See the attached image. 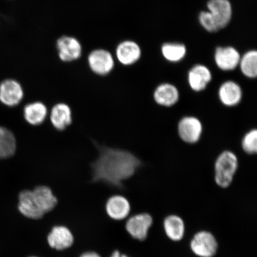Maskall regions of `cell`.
<instances>
[{"label":"cell","mask_w":257,"mask_h":257,"mask_svg":"<svg viewBox=\"0 0 257 257\" xmlns=\"http://www.w3.org/2000/svg\"><path fill=\"white\" fill-rule=\"evenodd\" d=\"M18 209L25 217L32 220H40L45 214L35 204L31 190H24L19 195Z\"/></svg>","instance_id":"22"},{"label":"cell","mask_w":257,"mask_h":257,"mask_svg":"<svg viewBox=\"0 0 257 257\" xmlns=\"http://www.w3.org/2000/svg\"><path fill=\"white\" fill-rule=\"evenodd\" d=\"M164 59L170 63H178L185 59L188 48L184 43L179 42H165L160 48Z\"/></svg>","instance_id":"20"},{"label":"cell","mask_w":257,"mask_h":257,"mask_svg":"<svg viewBox=\"0 0 257 257\" xmlns=\"http://www.w3.org/2000/svg\"><path fill=\"white\" fill-rule=\"evenodd\" d=\"M239 160L236 154L230 150H224L218 154L214 163V179L217 186L227 189L232 184Z\"/></svg>","instance_id":"2"},{"label":"cell","mask_w":257,"mask_h":257,"mask_svg":"<svg viewBox=\"0 0 257 257\" xmlns=\"http://www.w3.org/2000/svg\"><path fill=\"white\" fill-rule=\"evenodd\" d=\"M48 114L47 107L41 101L30 102L24 108L25 120L32 126H37L43 124L47 119Z\"/></svg>","instance_id":"19"},{"label":"cell","mask_w":257,"mask_h":257,"mask_svg":"<svg viewBox=\"0 0 257 257\" xmlns=\"http://www.w3.org/2000/svg\"><path fill=\"white\" fill-rule=\"evenodd\" d=\"M203 123L195 115H186L177 124V133L183 143L194 145L200 142L203 135Z\"/></svg>","instance_id":"3"},{"label":"cell","mask_w":257,"mask_h":257,"mask_svg":"<svg viewBox=\"0 0 257 257\" xmlns=\"http://www.w3.org/2000/svg\"><path fill=\"white\" fill-rule=\"evenodd\" d=\"M190 248L198 257H213L217 252L218 242L213 233L207 230H201L193 236Z\"/></svg>","instance_id":"5"},{"label":"cell","mask_w":257,"mask_h":257,"mask_svg":"<svg viewBox=\"0 0 257 257\" xmlns=\"http://www.w3.org/2000/svg\"><path fill=\"white\" fill-rule=\"evenodd\" d=\"M197 19L201 28L207 33L216 34L221 31L213 16L207 10L200 11Z\"/></svg>","instance_id":"26"},{"label":"cell","mask_w":257,"mask_h":257,"mask_svg":"<svg viewBox=\"0 0 257 257\" xmlns=\"http://www.w3.org/2000/svg\"><path fill=\"white\" fill-rule=\"evenodd\" d=\"M50 120L56 130H65L72 123L73 114L71 108L64 102H59L54 105L50 111Z\"/></svg>","instance_id":"18"},{"label":"cell","mask_w":257,"mask_h":257,"mask_svg":"<svg viewBox=\"0 0 257 257\" xmlns=\"http://www.w3.org/2000/svg\"><path fill=\"white\" fill-rule=\"evenodd\" d=\"M217 96L218 100L224 107L233 108L242 101L243 89L235 80H225L218 87Z\"/></svg>","instance_id":"12"},{"label":"cell","mask_w":257,"mask_h":257,"mask_svg":"<svg viewBox=\"0 0 257 257\" xmlns=\"http://www.w3.org/2000/svg\"><path fill=\"white\" fill-rule=\"evenodd\" d=\"M131 210L130 201L123 195H112L106 202V213L112 220L117 221L124 220L130 215Z\"/></svg>","instance_id":"15"},{"label":"cell","mask_w":257,"mask_h":257,"mask_svg":"<svg viewBox=\"0 0 257 257\" xmlns=\"http://www.w3.org/2000/svg\"><path fill=\"white\" fill-rule=\"evenodd\" d=\"M79 257H101L97 252L94 251H88L82 253Z\"/></svg>","instance_id":"27"},{"label":"cell","mask_w":257,"mask_h":257,"mask_svg":"<svg viewBox=\"0 0 257 257\" xmlns=\"http://www.w3.org/2000/svg\"><path fill=\"white\" fill-rule=\"evenodd\" d=\"M181 94L177 86L170 82H163L157 85L153 98L157 105L164 108H171L178 103Z\"/></svg>","instance_id":"14"},{"label":"cell","mask_w":257,"mask_h":257,"mask_svg":"<svg viewBox=\"0 0 257 257\" xmlns=\"http://www.w3.org/2000/svg\"><path fill=\"white\" fill-rule=\"evenodd\" d=\"M153 224V217L149 213H143L128 218L125 228L133 238L144 241L147 238Z\"/></svg>","instance_id":"11"},{"label":"cell","mask_w":257,"mask_h":257,"mask_svg":"<svg viewBox=\"0 0 257 257\" xmlns=\"http://www.w3.org/2000/svg\"><path fill=\"white\" fill-rule=\"evenodd\" d=\"M58 56L65 63L75 62L82 57L83 47L81 43L76 38L63 35L56 42Z\"/></svg>","instance_id":"8"},{"label":"cell","mask_w":257,"mask_h":257,"mask_svg":"<svg viewBox=\"0 0 257 257\" xmlns=\"http://www.w3.org/2000/svg\"><path fill=\"white\" fill-rule=\"evenodd\" d=\"M240 72L243 76L249 79L257 77V51L249 49L241 55L238 66Z\"/></svg>","instance_id":"24"},{"label":"cell","mask_w":257,"mask_h":257,"mask_svg":"<svg viewBox=\"0 0 257 257\" xmlns=\"http://www.w3.org/2000/svg\"><path fill=\"white\" fill-rule=\"evenodd\" d=\"M143 50L137 41L126 40L120 42L115 50V59L123 66L135 65L142 58Z\"/></svg>","instance_id":"9"},{"label":"cell","mask_w":257,"mask_h":257,"mask_svg":"<svg viewBox=\"0 0 257 257\" xmlns=\"http://www.w3.org/2000/svg\"><path fill=\"white\" fill-rule=\"evenodd\" d=\"M95 143L98 155L91 163L92 181L120 188L123 182L136 174L141 160L133 153Z\"/></svg>","instance_id":"1"},{"label":"cell","mask_w":257,"mask_h":257,"mask_svg":"<svg viewBox=\"0 0 257 257\" xmlns=\"http://www.w3.org/2000/svg\"><path fill=\"white\" fill-rule=\"evenodd\" d=\"M17 150L15 134L8 128L0 126V160L14 156Z\"/></svg>","instance_id":"23"},{"label":"cell","mask_w":257,"mask_h":257,"mask_svg":"<svg viewBox=\"0 0 257 257\" xmlns=\"http://www.w3.org/2000/svg\"><path fill=\"white\" fill-rule=\"evenodd\" d=\"M213 73L209 67L202 63L193 65L187 73V83L193 92L200 93L208 88L213 80Z\"/></svg>","instance_id":"7"},{"label":"cell","mask_w":257,"mask_h":257,"mask_svg":"<svg viewBox=\"0 0 257 257\" xmlns=\"http://www.w3.org/2000/svg\"><path fill=\"white\" fill-rule=\"evenodd\" d=\"M29 257H38V256H29Z\"/></svg>","instance_id":"29"},{"label":"cell","mask_w":257,"mask_h":257,"mask_svg":"<svg viewBox=\"0 0 257 257\" xmlns=\"http://www.w3.org/2000/svg\"><path fill=\"white\" fill-rule=\"evenodd\" d=\"M241 55L239 51L233 46H217L214 51V62L221 71L232 72L238 68Z\"/></svg>","instance_id":"6"},{"label":"cell","mask_w":257,"mask_h":257,"mask_svg":"<svg viewBox=\"0 0 257 257\" xmlns=\"http://www.w3.org/2000/svg\"><path fill=\"white\" fill-rule=\"evenodd\" d=\"M110 257H128L126 254L122 253L119 250H115L112 252Z\"/></svg>","instance_id":"28"},{"label":"cell","mask_w":257,"mask_h":257,"mask_svg":"<svg viewBox=\"0 0 257 257\" xmlns=\"http://www.w3.org/2000/svg\"><path fill=\"white\" fill-rule=\"evenodd\" d=\"M163 228L167 237L173 242H179L184 238L185 223L178 215L171 214L167 216L163 221Z\"/></svg>","instance_id":"21"},{"label":"cell","mask_w":257,"mask_h":257,"mask_svg":"<svg viewBox=\"0 0 257 257\" xmlns=\"http://www.w3.org/2000/svg\"><path fill=\"white\" fill-rule=\"evenodd\" d=\"M90 70L99 76H105L114 70L115 60L110 51L104 48H97L91 51L87 58Z\"/></svg>","instance_id":"4"},{"label":"cell","mask_w":257,"mask_h":257,"mask_svg":"<svg viewBox=\"0 0 257 257\" xmlns=\"http://www.w3.org/2000/svg\"><path fill=\"white\" fill-rule=\"evenodd\" d=\"M206 10L216 21L221 31L229 26L233 16V8L230 0H208Z\"/></svg>","instance_id":"13"},{"label":"cell","mask_w":257,"mask_h":257,"mask_svg":"<svg viewBox=\"0 0 257 257\" xmlns=\"http://www.w3.org/2000/svg\"><path fill=\"white\" fill-rule=\"evenodd\" d=\"M243 152L247 155L253 156L257 153V130L250 128L243 135L240 142Z\"/></svg>","instance_id":"25"},{"label":"cell","mask_w":257,"mask_h":257,"mask_svg":"<svg viewBox=\"0 0 257 257\" xmlns=\"http://www.w3.org/2000/svg\"><path fill=\"white\" fill-rule=\"evenodd\" d=\"M24 89L15 79H6L0 83V102L9 107H14L23 100Z\"/></svg>","instance_id":"10"},{"label":"cell","mask_w":257,"mask_h":257,"mask_svg":"<svg viewBox=\"0 0 257 257\" xmlns=\"http://www.w3.org/2000/svg\"><path fill=\"white\" fill-rule=\"evenodd\" d=\"M32 193L35 204L44 214L50 213L56 207L57 198L48 186H37Z\"/></svg>","instance_id":"16"},{"label":"cell","mask_w":257,"mask_h":257,"mask_svg":"<svg viewBox=\"0 0 257 257\" xmlns=\"http://www.w3.org/2000/svg\"><path fill=\"white\" fill-rule=\"evenodd\" d=\"M47 242L51 248L57 250H65L73 245L74 236L68 227L56 226L48 233Z\"/></svg>","instance_id":"17"}]
</instances>
